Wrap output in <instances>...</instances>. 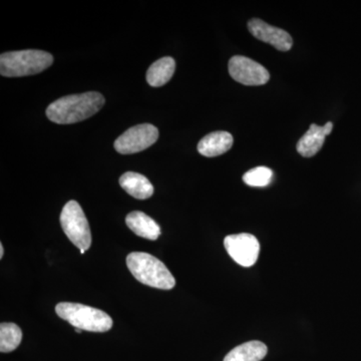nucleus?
<instances>
[{
    "instance_id": "obj_1",
    "label": "nucleus",
    "mask_w": 361,
    "mask_h": 361,
    "mask_svg": "<svg viewBox=\"0 0 361 361\" xmlns=\"http://www.w3.org/2000/svg\"><path fill=\"white\" fill-rule=\"evenodd\" d=\"M104 104V97L99 92L71 94L61 97L49 104L47 109V116L51 122L59 125H71L96 115Z\"/></svg>"
},
{
    "instance_id": "obj_2",
    "label": "nucleus",
    "mask_w": 361,
    "mask_h": 361,
    "mask_svg": "<svg viewBox=\"0 0 361 361\" xmlns=\"http://www.w3.org/2000/svg\"><path fill=\"white\" fill-rule=\"evenodd\" d=\"M127 266L135 279L153 288L170 290L176 280L161 261L144 252H133L127 257Z\"/></svg>"
},
{
    "instance_id": "obj_3",
    "label": "nucleus",
    "mask_w": 361,
    "mask_h": 361,
    "mask_svg": "<svg viewBox=\"0 0 361 361\" xmlns=\"http://www.w3.org/2000/svg\"><path fill=\"white\" fill-rule=\"evenodd\" d=\"M54 63L49 52L26 49L9 51L0 56V73L6 78H20L37 75Z\"/></svg>"
},
{
    "instance_id": "obj_4",
    "label": "nucleus",
    "mask_w": 361,
    "mask_h": 361,
    "mask_svg": "<svg viewBox=\"0 0 361 361\" xmlns=\"http://www.w3.org/2000/svg\"><path fill=\"white\" fill-rule=\"evenodd\" d=\"M56 312L75 329L85 331L106 332L113 327L111 316L84 304L61 302L56 306Z\"/></svg>"
},
{
    "instance_id": "obj_5",
    "label": "nucleus",
    "mask_w": 361,
    "mask_h": 361,
    "mask_svg": "<svg viewBox=\"0 0 361 361\" xmlns=\"http://www.w3.org/2000/svg\"><path fill=\"white\" fill-rule=\"evenodd\" d=\"M61 225L66 237L80 253L84 254L92 245V234L87 217L77 201L68 202L61 214Z\"/></svg>"
},
{
    "instance_id": "obj_6",
    "label": "nucleus",
    "mask_w": 361,
    "mask_h": 361,
    "mask_svg": "<svg viewBox=\"0 0 361 361\" xmlns=\"http://www.w3.org/2000/svg\"><path fill=\"white\" fill-rule=\"evenodd\" d=\"M159 130L151 123L135 126L126 130L115 142V149L123 155L139 153L155 144Z\"/></svg>"
},
{
    "instance_id": "obj_7",
    "label": "nucleus",
    "mask_w": 361,
    "mask_h": 361,
    "mask_svg": "<svg viewBox=\"0 0 361 361\" xmlns=\"http://www.w3.org/2000/svg\"><path fill=\"white\" fill-rule=\"evenodd\" d=\"M224 246L230 257L243 267H251L255 264L260 252L257 238L247 233L229 235L224 240Z\"/></svg>"
},
{
    "instance_id": "obj_8",
    "label": "nucleus",
    "mask_w": 361,
    "mask_h": 361,
    "mask_svg": "<svg viewBox=\"0 0 361 361\" xmlns=\"http://www.w3.org/2000/svg\"><path fill=\"white\" fill-rule=\"evenodd\" d=\"M228 68L230 75L244 85H262L270 80L269 73L264 66L246 56H233Z\"/></svg>"
},
{
    "instance_id": "obj_9",
    "label": "nucleus",
    "mask_w": 361,
    "mask_h": 361,
    "mask_svg": "<svg viewBox=\"0 0 361 361\" xmlns=\"http://www.w3.org/2000/svg\"><path fill=\"white\" fill-rule=\"evenodd\" d=\"M248 28L254 37L273 45L278 51H288L293 44V40L288 32L268 25L258 18L249 21Z\"/></svg>"
},
{
    "instance_id": "obj_10",
    "label": "nucleus",
    "mask_w": 361,
    "mask_h": 361,
    "mask_svg": "<svg viewBox=\"0 0 361 361\" xmlns=\"http://www.w3.org/2000/svg\"><path fill=\"white\" fill-rule=\"evenodd\" d=\"M332 129H334V123L331 122L327 123L323 127L312 123L310 130L297 142V152L305 158L315 156L322 149L325 137L330 135Z\"/></svg>"
},
{
    "instance_id": "obj_11",
    "label": "nucleus",
    "mask_w": 361,
    "mask_h": 361,
    "mask_svg": "<svg viewBox=\"0 0 361 361\" xmlns=\"http://www.w3.org/2000/svg\"><path fill=\"white\" fill-rule=\"evenodd\" d=\"M233 146V137L230 133L214 132L207 135L198 144V152L202 156L212 158L227 153Z\"/></svg>"
},
{
    "instance_id": "obj_12",
    "label": "nucleus",
    "mask_w": 361,
    "mask_h": 361,
    "mask_svg": "<svg viewBox=\"0 0 361 361\" xmlns=\"http://www.w3.org/2000/svg\"><path fill=\"white\" fill-rule=\"evenodd\" d=\"M128 227L142 238L157 240L160 237L161 228L155 220L152 219L147 214L134 211L126 218Z\"/></svg>"
},
{
    "instance_id": "obj_13",
    "label": "nucleus",
    "mask_w": 361,
    "mask_h": 361,
    "mask_svg": "<svg viewBox=\"0 0 361 361\" xmlns=\"http://www.w3.org/2000/svg\"><path fill=\"white\" fill-rule=\"evenodd\" d=\"M121 187L130 196L139 200L151 198L154 194V187L148 178L139 173L127 172L120 178Z\"/></svg>"
},
{
    "instance_id": "obj_14",
    "label": "nucleus",
    "mask_w": 361,
    "mask_h": 361,
    "mask_svg": "<svg viewBox=\"0 0 361 361\" xmlns=\"http://www.w3.org/2000/svg\"><path fill=\"white\" fill-rule=\"evenodd\" d=\"M267 351V346L263 342L248 341L232 349L223 361H261Z\"/></svg>"
},
{
    "instance_id": "obj_15",
    "label": "nucleus",
    "mask_w": 361,
    "mask_h": 361,
    "mask_svg": "<svg viewBox=\"0 0 361 361\" xmlns=\"http://www.w3.org/2000/svg\"><path fill=\"white\" fill-rule=\"evenodd\" d=\"M175 70L174 59L165 56L158 59L147 71V82L154 87H163L172 78Z\"/></svg>"
},
{
    "instance_id": "obj_16",
    "label": "nucleus",
    "mask_w": 361,
    "mask_h": 361,
    "mask_svg": "<svg viewBox=\"0 0 361 361\" xmlns=\"http://www.w3.org/2000/svg\"><path fill=\"white\" fill-rule=\"evenodd\" d=\"M23 331L14 323H1L0 325V351L11 353L20 346Z\"/></svg>"
},
{
    "instance_id": "obj_17",
    "label": "nucleus",
    "mask_w": 361,
    "mask_h": 361,
    "mask_svg": "<svg viewBox=\"0 0 361 361\" xmlns=\"http://www.w3.org/2000/svg\"><path fill=\"white\" fill-rule=\"evenodd\" d=\"M273 172L267 167H257L248 171L243 176V180L250 187H266L272 180Z\"/></svg>"
},
{
    "instance_id": "obj_18",
    "label": "nucleus",
    "mask_w": 361,
    "mask_h": 361,
    "mask_svg": "<svg viewBox=\"0 0 361 361\" xmlns=\"http://www.w3.org/2000/svg\"><path fill=\"white\" fill-rule=\"evenodd\" d=\"M4 245H2V243H0V258L2 259V257H4Z\"/></svg>"
}]
</instances>
